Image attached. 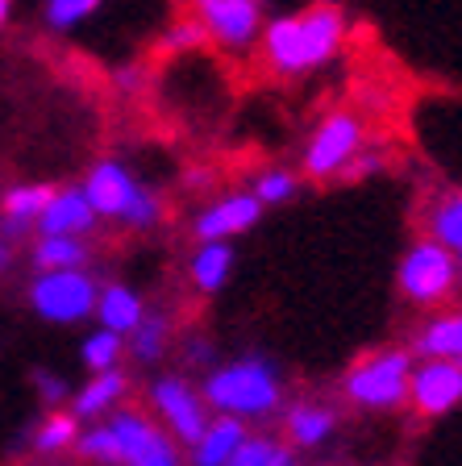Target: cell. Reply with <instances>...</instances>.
Returning a JSON list of instances; mask_svg holds the SVG:
<instances>
[{
  "instance_id": "obj_1",
  "label": "cell",
  "mask_w": 462,
  "mask_h": 466,
  "mask_svg": "<svg viewBox=\"0 0 462 466\" xmlns=\"http://www.w3.org/2000/svg\"><path fill=\"white\" fill-rule=\"evenodd\" d=\"M346 13L342 9H325V5H308L300 13H283V17H271L262 25V63H267L275 76H308V71H321L325 63H334L342 42H346Z\"/></svg>"
},
{
  "instance_id": "obj_2",
  "label": "cell",
  "mask_w": 462,
  "mask_h": 466,
  "mask_svg": "<svg viewBox=\"0 0 462 466\" xmlns=\"http://www.w3.org/2000/svg\"><path fill=\"white\" fill-rule=\"evenodd\" d=\"M200 396L212 417H233L246 425L271 417L283 404V379L267 359H238L212 367L200 383Z\"/></svg>"
},
{
  "instance_id": "obj_3",
  "label": "cell",
  "mask_w": 462,
  "mask_h": 466,
  "mask_svg": "<svg viewBox=\"0 0 462 466\" xmlns=\"http://www.w3.org/2000/svg\"><path fill=\"white\" fill-rule=\"evenodd\" d=\"M79 192L87 196L97 221H117L126 229H154L167 217L163 196H154L121 158H97L79 179Z\"/></svg>"
},
{
  "instance_id": "obj_4",
  "label": "cell",
  "mask_w": 462,
  "mask_h": 466,
  "mask_svg": "<svg viewBox=\"0 0 462 466\" xmlns=\"http://www.w3.org/2000/svg\"><path fill=\"white\" fill-rule=\"evenodd\" d=\"M462 283V267L450 250H442L429 238H416L413 246L405 250L400 267H395V288L408 304L429 312H442V304L450 300Z\"/></svg>"
},
{
  "instance_id": "obj_5",
  "label": "cell",
  "mask_w": 462,
  "mask_h": 466,
  "mask_svg": "<svg viewBox=\"0 0 462 466\" xmlns=\"http://www.w3.org/2000/svg\"><path fill=\"white\" fill-rule=\"evenodd\" d=\"M413 350L408 346H387L366 354L358 367L346 370L342 391L350 404L371 408V412H387V408L408 404V375H413Z\"/></svg>"
},
{
  "instance_id": "obj_6",
  "label": "cell",
  "mask_w": 462,
  "mask_h": 466,
  "mask_svg": "<svg viewBox=\"0 0 462 466\" xmlns=\"http://www.w3.org/2000/svg\"><path fill=\"white\" fill-rule=\"evenodd\" d=\"M159 433H163V429L154 425L146 412H138V408H117V412H108L105 420L79 429L76 450L84 458H92V462L134 466L138 458L154 446V437Z\"/></svg>"
},
{
  "instance_id": "obj_7",
  "label": "cell",
  "mask_w": 462,
  "mask_h": 466,
  "mask_svg": "<svg viewBox=\"0 0 462 466\" xmlns=\"http://www.w3.org/2000/svg\"><path fill=\"white\" fill-rule=\"evenodd\" d=\"M100 279L92 271H34L29 279V309L50 325H79L97 312Z\"/></svg>"
},
{
  "instance_id": "obj_8",
  "label": "cell",
  "mask_w": 462,
  "mask_h": 466,
  "mask_svg": "<svg viewBox=\"0 0 462 466\" xmlns=\"http://www.w3.org/2000/svg\"><path fill=\"white\" fill-rule=\"evenodd\" d=\"M363 137H366V129L358 113H350V108L325 113L317 121V129H313V137L304 142V158H300L304 179H317V184L337 179L350 167V158L363 150Z\"/></svg>"
},
{
  "instance_id": "obj_9",
  "label": "cell",
  "mask_w": 462,
  "mask_h": 466,
  "mask_svg": "<svg viewBox=\"0 0 462 466\" xmlns=\"http://www.w3.org/2000/svg\"><path fill=\"white\" fill-rule=\"evenodd\" d=\"M188 13L204 29V38L230 55H251L267 25L262 0H188Z\"/></svg>"
},
{
  "instance_id": "obj_10",
  "label": "cell",
  "mask_w": 462,
  "mask_h": 466,
  "mask_svg": "<svg viewBox=\"0 0 462 466\" xmlns=\"http://www.w3.org/2000/svg\"><path fill=\"white\" fill-rule=\"evenodd\" d=\"M150 408H154V417L163 420L167 437H171L175 446H188V450L200 441V433L212 420L200 388L188 383L183 375H159L154 379L150 383Z\"/></svg>"
},
{
  "instance_id": "obj_11",
  "label": "cell",
  "mask_w": 462,
  "mask_h": 466,
  "mask_svg": "<svg viewBox=\"0 0 462 466\" xmlns=\"http://www.w3.org/2000/svg\"><path fill=\"white\" fill-rule=\"evenodd\" d=\"M408 404L416 408V417L437 420L462 404V367L454 362L416 359L413 375H408Z\"/></svg>"
},
{
  "instance_id": "obj_12",
  "label": "cell",
  "mask_w": 462,
  "mask_h": 466,
  "mask_svg": "<svg viewBox=\"0 0 462 466\" xmlns=\"http://www.w3.org/2000/svg\"><path fill=\"white\" fill-rule=\"evenodd\" d=\"M262 217V204L251 196V187L241 192H225L217 196L212 204H204L192 221L196 242H233L241 233H251Z\"/></svg>"
},
{
  "instance_id": "obj_13",
  "label": "cell",
  "mask_w": 462,
  "mask_h": 466,
  "mask_svg": "<svg viewBox=\"0 0 462 466\" xmlns=\"http://www.w3.org/2000/svg\"><path fill=\"white\" fill-rule=\"evenodd\" d=\"M92 229H97V213L79 192V184L55 187L38 217V238H87Z\"/></svg>"
},
{
  "instance_id": "obj_14",
  "label": "cell",
  "mask_w": 462,
  "mask_h": 466,
  "mask_svg": "<svg viewBox=\"0 0 462 466\" xmlns=\"http://www.w3.org/2000/svg\"><path fill=\"white\" fill-rule=\"evenodd\" d=\"M50 192H55V184H17L0 196V233H5V242L38 229V217L46 208Z\"/></svg>"
},
{
  "instance_id": "obj_15",
  "label": "cell",
  "mask_w": 462,
  "mask_h": 466,
  "mask_svg": "<svg viewBox=\"0 0 462 466\" xmlns=\"http://www.w3.org/2000/svg\"><path fill=\"white\" fill-rule=\"evenodd\" d=\"M413 359L462 367V312H429L413 338Z\"/></svg>"
},
{
  "instance_id": "obj_16",
  "label": "cell",
  "mask_w": 462,
  "mask_h": 466,
  "mask_svg": "<svg viewBox=\"0 0 462 466\" xmlns=\"http://www.w3.org/2000/svg\"><path fill=\"white\" fill-rule=\"evenodd\" d=\"M92 317L100 320V329L117 333V338H129L146 317V300L134 288H126V283H100L97 312H92Z\"/></svg>"
},
{
  "instance_id": "obj_17",
  "label": "cell",
  "mask_w": 462,
  "mask_h": 466,
  "mask_svg": "<svg viewBox=\"0 0 462 466\" xmlns=\"http://www.w3.org/2000/svg\"><path fill=\"white\" fill-rule=\"evenodd\" d=\"M129 391L126 370H105V375H92L84 388L71 396V417L84 425V420H105L108 412H117L121 396Z\"/></svg>"
},
{
  "instance_id": "obj_18",
  "label": "cell",
  "mask_w": 462,
  "mask_h": 466,
  "mask_svg": "<svg viewBox=\"0 0 462 466\" xmlns=\"http://www.w3.org/2000/svg\"><path fill=\"white\" fill-rule=\"evenodd\" d=\"M283 429H288V441L296 450H317L337 433V412L329 404H317V400H300L288 408Z\"/></svg>"
},
{
  "instance_id": "obj_19",
  "label": "cell",
  "mask_w": 462,
  "mask_h": 466,
  "mask_svg": "<svg viewBox=\"0 0 462 466\" xmlns=\"http://www.w3.org/2000/svg\"><path fill=\"white\" fill-rule=\"evenodd\" d=\"M233 275V246L230 242H196L188 258V279L200 296H217Z\"/></svg>"
},
{
  "instance_id": "obj_20",
  "label": "cell",
  "mask_w": 462,
  "mask_h": 466,
  "mask_svg": "<svg viewBox=\"0 0 462 466\" xmlns=\"http://www.w3.org/2000/svg\"><path fill=\"white\" fill-rule=\"evenodd\" d=\"M246 425L233 417H212L209 429L200 433V441L192 446V466H230V458L238 454V446L246 441Z\"/></svg>"
},
{
  "instance_id": "obj_21",
  "label": "cell",
  "mask_w": 462,
  "mask_h": 466,
  "mask_svg": "<svg viewBox=\"0 0 462 466\" xmlns=\"http://www.w3.org/2000/svg\"><path fill=\"white\" fill-rule=\"evenodd\" d=\"M425 238L450 250L462 267V192H446L425 208Z\"/></svg>"
},
{
  "instance_id": "obj_22",
  "label": "cell",
  "mask_w": 462,
  "mask_h": 466,
  "mask_svg": "<svg viewBox=\"0 0 462 466\" xmlns=\"http://www.w3.org/2000/svg\"><path fill=\"white\" fill-rule=\"evenodd\" d=\"M34 271H84L92 262V246L87 238H38L29 246Z\"/></svg>"
},
{
  "instance_id": "obj_23",
  "label": "cell",
  "mask_w": 462,
  "mask_h": 466,
  "mask_svg": "<svg viewBox=\"0 0 462 466\" xmlns=\"http://www.w3.org/2000/svg\"><path fill=\"white\" fill-rule=\"evenodd\" d=\"M167 346H171V317L146 309L142 325L126 338V354L134 362H142V367H150V362H159L167 354Z\"/></svg>"
},
{
  "instance_id": "obj_24",
  "label": "cell",
  "mask_w": 462,
  "mask_h": 466,
  "mask_svg": "<svg viewBox=\"0 0 462 466\" xmlns=\"http://www.w3.org/2000/svg\"><path fill=\"white\" fill-rule=\"evenodd\" d=\"M121 359H126V338H117L108 329L87 333L79 341V362H84L92 375H105V370H121Z\"/></svg>"
},
{
  "instance_id": "obj_25",
  "label": "cell",
  "mask_w": 462,
  "mask_h": 466,
  "mask_svg": "<svg viewBox=\"0 0 462 466\" xmlns=\"http://www.w3.org/2000/svg\"><path fill=\"white\" fill-rule=\"evenodd\" d=\"M79 420L71 412H50L38 429H34V450L38 454H63V450H76V437H79Z\"/></svg>"
},
{
  "instance_id": "obj_26",
  "label": "cell",
  "mask_w": 462,
  "mask_h": 466,
  "mask_svg": "<svg viewBox=\"0 0 462 466\" xmlns=\"http://www.w3.org/2000/svg\"><path fill=\"white\" fill-rule=\"evenodd\" d=\"M296 192H300V175L288 171V167H267V171L254 175V184H251V196L262 204V208L296 200Z\"/></svg>"
},
{
  "instance_id": "obj_27",
  "label": "cell",
  "mask_w": 462,
  "mask_h": 466,
  "mask_svg": "<svg viewBox=\"0 0 462 466\" xmlns=\"http://www.w3.org/2000/svg\"><path fill=\"white\" fill-rule=\"evenodd\" d=\"M230 466H296V458L275 437H246L238 454L230 458Z\"/></svg>"
},
{
  "instance_id": "obj_28",
  "label": "cell",
  "mask_w": 462,
  "mask_h": 466,
  "mask_svg": "<svg viewBox=\"0 0 462 466\" xmlns=\"http://www.w3.org/2000/svg\"><path fill=\"white\" fill-rule=\"evenodd\" d=\"M97 9H100V0H46V5H42V17H46V25L55 29V34H67V29L84 25Z\"/></svg>"
},
{
  "instance_id": "obj_29",
  "label": "cell",
  "mask_w": 462,
  "mask_h": 466,
  "mask_svg": "<svg viewBox=\"0 0 462 466\" xmlns=\"http://www.w3.org/2000/svg\"><path fill=\"white\" fill-rule=\"evenodd\" d=\"M204 29L196 25L192 17H183V21H175L171 29H167L163 38H159V46H154V55L159 58H167V55H188V50H200L204 46Z\"/></svg>"
},
{
  "instance_id": "obj_30",
  "label": "cell",
  "mask_w": 462,
  "mask_h": 466,
  "mask_svg": "<svg viewBox=\"0 0 462 466\" xmlns=\"http://www.w3.org/2000/svg\"><path fill=\"white\" fill-rule=\"evenodd\" d=\"M34 391H38V400L42 404H50V408H58L63 404V400H71V383L63 375H58V370H50V367H38L34 370Z\"/></svg>"
},
{
  "instance_id": "obj_31",
  "label": "cell",
  "mask_w": 462,
  "mask_h": 466,
  "mask_svg": "<svg viewBox=\"0 0 462 466\" xmlns=\"http://www.w3.org/2000/svg\"><path fill=\"white\" fill-rule=\"evenodd\" d=\"M134 466H180V446H175L167 433H159V437H154V446L146 450Z\"/></svg>"
},
{
  "instance_id": "obj_32",
  "label": "cell",
  "mask_w": 462,
  "mask_h": 466,
  "mask_svg": "<svg viewBox=\"0 0 462 466\" xmlns=\"http://www.w3.org/2000/svg\"><path fill=\"white\" fill-rule=\"evenodd\" d=\"M384 163H387L384 150H366V146H363V150H358V155L350 158L346 171H342V179H366V175L384 171Z\"/></svg>"
},
{
  "instance_id": "obj_33",
  "label": "cell",
  "mask_w": 462,
  "mask_h": 466,
  "mask_svg": "<svg viewBox=\"0 0 462 466\" xmlns=\"http://www.w3.org/2000/svg\"><path fill=\"white\" fill-rule=\"evenodd\" d=\"M183 362H188V367H209V362H212V346H209V341H200V338H188V341H183Z\"/></svg>"
},
{
  "instance_id": "obj_34",
  "label": "cell",
  "mask_w": 462,
  "mask_h": 466,
  "mask_svg": "<svg viewBox=\"0 0 462 466\" xmlns=\"http://www.w3.org/2000/svg\"><path fill=\"white\" fill-rule=\"evenodd\" d=\"M142 71H138V67H121V71H117V76H113V84H117V92H126V96H138V92H142Z\"/></svg>"
},
{
  "instance_id": "obj_35",
  "label": "cell",
  "mask_w": 462,
  "mask_h": 466,
  "mask_svg": "<svg viewBox=\"0 0 462 466\" xmlns=\"http://www.w3.org/2000/svg\"><path fill=\"white\" fill-rule=\"evenodd\" d=\"M9 262H13V246L5 242V238H0V275L9 271Z\"/></svg>"
},
{
  "instance_id": "obj_36",
  "label": "cell",
  "mask_w": 462,
  "mask_h": 466,
  "mask_svg": "<svg viewBox=\"0 0 462 466\" xmlns=\"http://www.w3.org/2000/svg\"><path fill=\"white\" fill-rule=\"evenodd\" d=\"M9 17H13V0H0V29L9 25Z\"/></svg>"
},
{
  "instance_id": "obj_37",
  "label": "cell",
  "mask_w": 462,
  "mask_h": 466,
  "mask_svg": "<svg viewBox=\"0 0 462 466\" xmlns=\"http://www.w3.org/2000/svg\"><path fill=\"white\" fill-rule=\"evenodd\" d=\"M308 5H325V9H342V0H308Z\"/></svg>"
}]
</instances>
